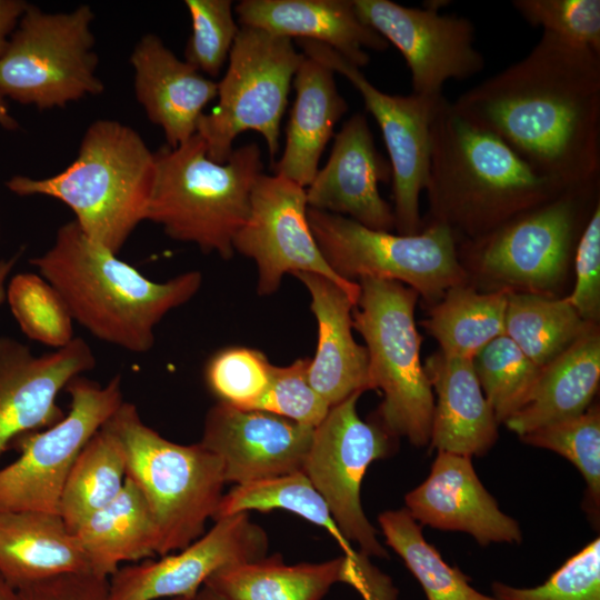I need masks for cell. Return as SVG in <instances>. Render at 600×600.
I'll return each instance as SVG.
<instances>
[{"label": "cell", "mask_w": 600, "mask_h": 600, "mask_svg": "<svg viewBox=\"0 0 600 600\" xmlns=\"http://www.w3.org/2000/svg\"><path fill=\"white\" fill-rule=\"evenodd\" d=\"M563 189L600 178V53L549 32L452 101Z\"/></svg>", "instance_id": "6da1fadb"}, {"label": "cell", "mask_w": 600, "mask_h": 600, "mask_svg": "<svg viewBox=\"0 0 600 600\" xmlns=\"http://www.w3.org/2000/svg\"><path fill=\"white\" fill-rule=\"evenodd\" d=\"M30 264L60 293L74 322L131 353L148 352L158 323L202 284L200 271L153 281L91 240L73 220L58 228L51 246Z\"/></svg>", "instance_id": "7a4b0ae2"}, {"label": "cell", "mask_w": 600, "mask_h": 600, "mask_svg": "<svg viewBox=\"0 0 600 600\" xmlns=\"http://www.w3.org/2000/svg\"><path fill=\"white\" fill-rule=\"evenodd\" d=\"M426 190L434 220L450 229L497 228L563 188L540 176L507 143L463 118L442 96L433 110Z\"/></svg>", "instance_id": "3957f363"}, {"label": "cell", "mask_w": 600, "mask_h": 600, "mask_svg": "<svg viewBox=\"0 0 600 600\" xmlns=\"http://www.w3.org/2000/svg\"><path fill=\"white\" fill-rule=\"evenodd\" d=\"M156 176V156L133 128L113 119L93 121L77 158L54 176H14L6 182L18 196H44L64 203L94 242L119 254L146 221Z\"/></svg>", "instance_id": "277c9868"}, {"label": "cell", "mask_w": 600, "mask_h": 600, "mask_svg": "<svg viewBox=\"0 0 600 600\" xmlns=\"http://www.w3.org/2000/svg\"><path fill=\"white\" fill-rule=\"evenodd\" d=\"M146 221L173 240L196 244L204 253L230 259L233 240L244 224L253 186L262 173L261 150L248 143L218 163L197 133L178 147H161Z\"/></svg>", "instance_id": "5b68a950"}, {"label": "cell", "mask_w": 600, "mask_h": 600, "mask_svg": "<svg viewBox=\"0 0 600 600\" xmlns=\"http://www.w3.org/2000/svg\"><path fill=\"white\" fill-rule=\"evenodd\" d=\"M120 440L132 480L154 520L157 554L188 547L213 518L226 483L221 460L200 442L180 444L163 438L123 401L104 423Z\"/></svg>", "instance_id": "8992f818"}, {"label": "cell", "mask_w": 600, "mask_h": 600, "mask_svg": "<svg viewBox=\"0 0 600 600\" xmlns=\"http://www.w3.org/2000/svg\"><path fill=\"white\" fill-rule=\"evenodd\" d=\"M358 283L352 324L367 343L370 389L383 393L379 427L390 437L424 447L430 443L434 398L420 361L421 338L414 322L418 293L388 279L364 277Z\"/></svg>", "instance_id": "52a82bcc"}, {"label": "cell", "mask_w": 600, "mask_h": 600, "mask_svg": "<svg viewBox=\"0 0 600 600\" xmlns=\"http://www.w3.org/2000/svg\"><path fill=\"white\" fill-rule=\"evenodd\" d=\"M93 19L87 4L47 12L28 3L0 57V94L40 110L101 94Z\"/></svg>", "instance_id": "ba28073f"}, {"label": "cell", "mask_w": 600, "mask_h": 600, "mask_svg": "<svg viewBox=\"0 0 600 600\" xmlns=\"http://www.w3.org/2000/svg\"><path fill=\"white\" fill-rule=\"evenodd\" d=\"M303 57L289 38L240 27L218 82V102L197 129L212 161L226 162L237 136L250 130L263 137L271 159L277 156L281 120Z\"/></svg>", "instance_id": "9c48e42d"}, {"label": "cell", "mask_w": 600, "mask_h": 600, "mask_svg": "<svg viewBox=\"0 0 600 600\" xmlns=\"http://www.w3.org/2000/svg\"><path fill=\"white\" fill-rule=\"evenodd\" d=\"M308 221L323 258L348 281L393 280L430 301L463 283L454 233L444 223H430L417 234H392L311 208Z\"/></svg>", "instance_id": "30bf717a"}, {"label": "cell", "mask_w": 600, "mask_h": 600, "mask_svg": "<svg viewBox=\"0 0 600 600\" xmlns=\"http://www.w3.org/2000/svg\"><path fill=\"white\" fill-rule=\"evenodd\" d=\"M66 390L71 399L67 414L44 430L24 433L12 442L20 456L0 469V511L58 513L77 457L124 401L120 374L106 384L79 376Z\"/></svg>", "instance_id": "8fae6325"}, {"label": "cell", "mask_w": 600, "mask_h": 600, "mask_svg": "<svg viewBox=\"0 0 600 600\" xmlns=\"http://www.w3.org/2000/svg\"><path fill=\"white\" fill-rule=\"evenodd\" d=\"M362 392H354L330 407L314 428L303 473L326 501L348 542H356L367 557L387 558L377 530L367 519L360 500L368 467L392 451L391 437L379 424L368 423L357 412Z\"/></svg>", "instance_id": "7c38bea8"}, {"label": "cell", "mask_w": 600, "mask_h": 600, "mask_svg": "<svg viewBox=\"0 0 600 600\" xmlns=\"http://www.w3.org/2000/svg\"><path fill=\"white\" fill-rule=\"evenodd\" d=\"M302 53L339 73L359 91L376 119L389 154L393 214L399 234L421 231L419 198L427 188L431 160L430 124L439 99L416 93L389 94L376 88L361 72L330 47L298 40Z\"/></svg>", "instance_id": "4fadbf2b"}, {"label": "cell", "mask_w": 600, "mask_h": 600, "mask_svg": "<svg viewBox=\"0 0 600 600\" xmlns=\"http://www.w3.org/2000/svg\"><path fill=\"white\" fill-rule=\"evenodd\" d=\"M233 249L257 263V291L261 296L276 292L287 273L311 272L332 280L358 303L359 283L339 277L316 242L308 221L306 188L286 177L259 176Z\"/></svg>", "instance_id": "5bb4252c"}, {"label": "cell", "mask_w": 600, "mask_h": 600, "mask_svg": "<svg viewBox=\"0 0 600 600\" xmlns=\"http://www.w3.org/2000/svg\"><path fill=\"white\" fill-rule=\"evenodd\" d=\"M598 188L599 180L567 188L494 228L476 250L481 270L497 280L531 289L557 283L584 218V204L596 197Z\"/></svg>", "instance_id": "9a60e30c"}, {"label": "cell", "mask_w": 600, "mask_h": 600, "mask_svg": "<svg viewBox=\"0 0 600 600\" xmlns=\"http://www.w3.org/2000/svg\"><path fill=\"white\" fill-rule=\"evenodd\" d=\"M353 4L360 19L403 56L412 93L439 99L448 80H466L484 68L473 23L440 14L436 2L424 9L390 0H353Z\"/></svg>", "instance_id": "2e32d148"}, {"label": "cell", "mask_w": 600, "mask_h": 600, "mask_svg": "<svg viewBox=\"0 0 600 600\" xmlns=\"http://www.w3.org/2000/svg\"><path fill=\"white\" fill-rule=\"evenodd\" d=\"M214 521L208 532L174 554L119 568L108 579V600H193L219 569L266 556L267 534L248 512Z\"/></svg>", "instance_id": "e0dca14e"}, {"label": "cell", "mask_w": 600, "mask_h": 600, "mask_svg": "<svg viewBox=\"0 0 600 600\" xmlns=\"http://www.w3.org/2000/svg\"><path fill=\"white\" fill-rule=\"evenodd\" d=\"M96 363L92 349L79 337L42 356L17 339L0 337V456L18 437L58 422L64 416L58 394Z\"/></svg>", "instance_id": "ac0fdd59"}, {"label": "cell", "mask_w": 600, "mask_h": 600, "mask_svg": "<svg viewBox=\"0 0 600 600\" xmlns=\"http://www.w3.org/2000/svg\"><path fill=\"white\" fill-rule=\"evenodd\" d=\"M313 430L219 401L206 416L200 443L221 460L226 482L243 484L303 471Z\"/></svg>", "instance_id": "d6986e66"}, {"label": "cell", "mask_w": 600, "mask_h": 600, "mask_svg": "<svg viewBox=\"0 0 600 600\" xmlns=\"http://www.w3.org/2000/svg\"><path fill=\"white\" fill-rule=\"evenodd\" d=\"M390 180V163L379 153L366 114L357 112L334 136L327 163L306 188L308 208L390 232L393 209L379 192V183Z\"/></svg>", "instance_id": "ffe728a7"}, {"label": "cell", "mask_w": 600, "mask_h": 600, "mask_svg": "<svg viewBox=\"0 0 600 600\" xmlns=\"http://www.w3.org/2000/svg\"><path fill=\"white\" fill-rule=\"evenodd\" d=\"M338 582L349 583L364 600H382L389 577L357 551L319 563L299 564L264 556L223 567L204 586L227 600H321Z\"/></svg>", "instance_id": "44dd1931"}, {"label": "cell", "mask_w": 600, "mask_h": 600, "mask_svg": "<svg viewBox=\"0 0 600 600\" xmlns=\"http://www.w3.org/2000/svg\"><path fill=\"white\" fill-rule=\"evenodd\" d=\"M437 452L427 479L404 497L410 516L420 526L468 533L481 546L520 543L518 521L500 510L471 457Z\"/></svg>", "instance_id": "7402d4cb"}, {"label": "cell", "mask_w": 600, "mask_h": 600, "mask_svg": "<svg viewBox=\"0 0 600 600\" xmlns=\"http://www.w3.org/2000/svg\"><path fill=\"white\" fill-rule=\"evenodd\" d=\"M130 63L138 103L174 148L197 133L204 108L217 98L218 82L179 59L156 34L134 46Z\"/></svg>", "instance_id": "603a6c76"}, {"label": "cell", "mask_w": 600, "mask_h": 600, "mask_svg": "<svg viewBox=\"0 0 600 600\" xmlns=\"http://www.w3.org/2000/svg\"><path fill=\"white\" fill-rule=\"evenodd\" d=\"M234 11L241 27L323 43L358 68L370 61L367 49L389 47L360 19L353 0H242Z\"/></svg>", "instance_id": "cb8c5ba5"}, {"label": "cell", "mask_w": 600, "mask_h": 600, "mask_svg": "<svg viewBox=\"0 0 600 600\" xmlns=\"http://www.w3.org/2000/svg\"><path fill=\"white\" fill-rule=\"evenodd\" d=\"M293 276L307 288L318 324L317 350L308 368L311 387L329 407L354 392L370 390L368 351L352 336L357 304L340 286L321 274Z\"/></svg>", "instance_id": "d4e9b609"}, {"label": "cell", "mask_w": 600, "mask_h": 600, "mask_svg": "<svg viewBox=\"0 0 600 600\" xmlns=\"http://www.w3.org/2000/svg\"><path fill=\"white\" fill-rule=\"evenodd\" d=\"M423 368L437 394L431 449L468 457L486 454L498 440V421L472 360L438 351Z\"/></svg>", "instance_id": "484cf974"}, {"label": "cell", "mask_w": 600, "mask_h": 600, "mask_svg": "<svg viewBox=\"0 0 600 600\" xmlns=\"http://www.w3.org/2000/svg\"><path fill=\"white\" fill-rule=\"evenodd\" d=\"M69 573H92L76 534L58 513L0 511V576L20 590Z\"/></svg>", "instance_id": "4316f807"}, {"label": "cell", "mask_w": 600, "mask_h": 600, "mask_svg": "<svg viewBox=\"0 0 600 600\" xmlns=\"http://www.w3.org/2000/svg\"><path fill=\"white\" fill-rule=\"evenodd\" d=\"M294 102L286 129L281 158L273 162L274 174L307 188L319 170L326 146L336 124L348 111L340 94L334 72L317 60L303 57L292 82Z\"/></svg>", "instance_id": "83f0119b"}, {"label": "cell", "mask_w": 600, "mask_h": 600, "mask_svg": "<svg viewBox=\"0 0 600 600\" xmlns=\"http://www.w3.org/2000/svg\"><path fill=\"white\" fill-rule=\"evenodd\" d=\"M600 379V336L588 328L558 357L541 368L524 403L503 423L519 437L583 413Z\"/></svg>", "instance_id": "f1b7e54d"}, {"label": "cell", "mask_w": 600, "mask_h": 600, "mask_svg": "<svg viewBox=\"0 0 600 600\" xmlns=\"http://www.w3.org/2000/svg\"><path fill=\"white\" fill-rule=\"evenodd\" d=\"M93 574L110 578L126 561L157 554L159 537L149 506L129 478L107 506L92 513L74 532Z\"/></svg>", "instance_id": "f546056e"}, {"label": "cell", "mask_w": 600, "mask_h": 600, "mask_svg": "<svg viewBox=\"0 0 600 600\" xmlns=\"http://www.w3.org/2000/svg\"><path fill=\"white\" fill-rule=\"evenodd\" d=\"M509 292L478 293L463 284L451 287L424 326L439 342L441 352L472 360L489 342L506 334Z\"/></svg>", "instance_id": "4dcf8cb0"}, {"label": "cell", "mask_w": 600, "mask_h": 600, "mask_svg": "<svg viewBox=\"0 0 600 600\" xmlns=\"http://www.w3.org/2000/svg\"><path fill=\"white\" fill-rule=\"evenodd\" d=\"M127 479L123 447L103 426L77 457L64 482L58 514L71 532L111 502Z\"/></svg>", "instance_id": "1f68e13d"}, {"label": "cell", "mask_w": 600, "mask_h": 600, "mask_svg": "<svg viewBox=\"0 0 600 600\" xmlns=\"http://www.w3.org/2000/svg\"><path fill=\"white\" fill-rule=\"evenodd\" d=\"M589 324L567 298L531 292L508 294L506 336L540 368L564 351Z\"/></svg>", "instance_id": "d6a6232c"}, {"label": "cell", "mask_w": 600, "mask_h": 600, "mask_svg": "<svg viewBox=\"0 0 600 600\" xmlns=\"http://www.w3.org/2000/svg\"><path fill=\"white\" fill-rule=\"evenodd\" d=\"M378 521L386 543L403 560L427 600H494L474 589L468 576L443 560L406 509L384 511Z\"/></svg>", "instance_id": "836d02e7"}, {"label": "cell", "mask_w": 600, "mask_h": 600, "mask_svg": "<svg viewBox=\"0 0 600 600\" xmlns=\"http://www.w3.org/2000/svg\"><path fill=\"white\" fill-rule=\"evenodd\" d=\"M282 509L298 514L326 529L343 548L344 554L354 551L341 533L331 512L303 471L243 484H237L223 494L213 519L218 520L250 510Z\"/></svg>", "instance_id": "e575fe53"}, {"label": "cell", "mask_w": 600, "mask_h": 600, "mask_svg": "<svg viewBox=\"0 0 600 600\" xmlns=\"http://www.w3.org/2000/svg\"><path fill=\"white\" fill-rule=\"evenodd\" d=\"M522 442L551 450L568 459L586 482L583 509L591 520L600 514V410L589 407L583 413L563 419L520 437Z\"/></svg>", "instance_id": "d590c367"}, {"label": "cell", "mask_w": 600, "mask_h": 600, "mask_svg": "<svg viewBox=\"0 0 600 600\" xmlns=\"http://www.w3.org/2000/svg\"><path fill=\"white\" fill-rule=\"evenodd\" d=\"M6 301L23 334L54 350L76 337L73 319L60 293L38 272L10 277Z\"/></svg>", "instance_id": "8d00e7d4"}, {"label": "cell", "mask_w": 600, "mask_h": 600, "mask_svg": "<svg viewBox=\"0 0 600 600\" xmlns=\"http://www.w3.org/2000/svg\"><path fill=\"white\" fill-rule=\"evenodd\" d=\"M472 363L498 423L524 403L541 370L506 334L482 348Z\"/></svg>", "instance_id": "74e56055"}, {"label": "cell", "mask_w": 600, "mask_h": 600, "mask_svg": "<svg viewBox=\"0 0 600 600\" xmlns=\"http://www.w3.org/2000/svg\"><path fill=\"white\" fill-rule=\"evenodd\" d=\"M273 364L259 350L229 347L214 353L206 366V382L220 402L257 410L270 382Z\"/></svg>", "instance_id": "f35d334b"}, {"label": "cell", "mask_w": 600, "mask_h": 600, "mask_svg": "<svg viewBox=\"0 0 600 600\" xmlns=\"http://www.w3.org/2000/svg\"><path fill=\"white\" fill-rule=\"evenodd\" d=\"M191 19V34L184 61L206 77L219 76L240 30L230 0H186Z\"/></svg>", "instance_id": "ab89813d"}, {"label": "cell", "mask_w": 600, "mask_h": 600, "mask_svg": "<svg viewBox=\"0 0 600 600\" xmlns=\"http://www.w3.org/2000/svg\"><path fill=\"white\" fill-rule=\"evenodd\" d=\"M494 600H600V538L568 558L536 587L520 588L494 581Z\"/></svg>", "instance_id": "60d3db41"}, {"label": "cell", "mask_w": 600, "mask_h": 600, "mask_svg": "<svg viewBox=\"0 0 600 600\" xmlns=\"http://www.w3.org/2000/svg\"><path fill=\"white\" fill-rule=\"evenodd\" d=\"M512 7L532 27L600 53L599 0H513Z\"/></svg>", "instance_id": "b9f144b4"}, {"label": "cell", "mask_w": 600, "mask_h": 600, "mask_svg": "<svg viewBox=\"0 0 600 600\" xmlns=\"http://www.w3.org/2000/svg\"><path fill=\"white\" fill-rule=\"evenodd\" d=\"M309 358L286 367H272L269 387L258 409L274 413L296 423L316 428L330 407L308 380Z\"/></svg>", "instance_id": "7bdbcfd3"}, {"label": "cell", "mask_w": 600, "mask_h": 600, "mask_svg": "<svg viewBox=\"0 0 600 600\" xmlns=\"http://www.w3.org/2000/svg\"><path fill=\"white\" fill-rule=\"evenodd\" d=\"M576 283L567 300L588 323L600 313V202L591 212L576 248Z\"/></svg>", "instance_id": "ee69618b"}, {"label": "cell", "mask_w": 600, "mask_h": 600, "mask_svg": "<svg viewBox=\"0 0 600 600\" xmlns=\"http://www.w3.org/2000/svg\"><path fill=\"white\" fill-rule=\"evenodd\" d=\"M22 600H108V578L69 573L18 590Z\"/></svg>", "instance_id": "f6af8a7d"}, {"label": "cell", "mask_w": 600, "mask_h": 600, "mask_svg": "<svg viewBox=\"0 0 600 600\" xmlns=\"http://www.w3.org/2000/svg\"><path fill=\"white\" fill-rule=\"evenodd\" d=\"M27 4L26 1L21 0H0V57L4 52Z\"/></svg>", "instance_id": "bcb514c9"}, {"label": "cell", "mask_w": 600, "mask_h": 600, "mask_svg": "<svg viewBox=\"0 0 600 600\" xmlns=\"http://www.w3.org/2000/svg\"><path fill=\"white\" fill-rule=\"evenodd\" d=\"M19 257L20 253H16L10 258L0 259V307L6 301L7 284Z\"/></svg>", "instance_id": "7dc6e473"}, {"label": "cell", "mask_w": 600, "mask_h": 600, "mask_svg": "<svg viewBox=\"0 0 600 600\" xmlns=\"http://www.w3.org/2000/svg\"><path fill=\"white\" fill-rule=\"evenodd\" d=\"M0 124L8 130H14L18 123L13 117L9 113V107L4 98L0 94Z\"/></svg>", "instance_id": "c3c4849f"}, {"label": "cell", "mask_w": 600, "mask_h": 600, "mask_svg": "<svg viewBox=\"0 0 600 600\" xmlns=\"http://www.w3.org/2000/svg\"><path fill=\"white\" fill-rule=\"evenodd\" d=\"M0 600H22L17 589L0 576Z\"/></svg>", "instance_id": "681fc988"}, {"label": "cell", "mask_w": 600, "mask_h": 600, "mask_svg": "<svg viewBox=\"0 0 600 600\" xmlns=\"http://www.w3.org/2000/svg\"><path fill=\"white\" fill-rule=\"evenodd\" d=\"M193 600H227L217 592H214L212 589H210L207 586H203Z\"/></svg>", "instance_id": "f907efd6"}, {"label": "cell", "mask_w": 600, "mask_h": 600, "mask_svg": "<svg viewBox=\"0 0 600 600\" xmlns=\"http://www.w3.org/2000/svg\"><path fill=\"white\" fill-rule=\"evenodd\" d=\"M167 600H189V599H186V598H173V599H167Z\"/></svg>", "instance_id": "816d5d0a"}]
</instances>
